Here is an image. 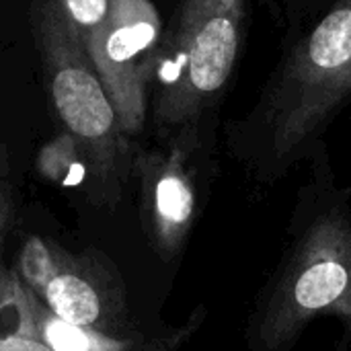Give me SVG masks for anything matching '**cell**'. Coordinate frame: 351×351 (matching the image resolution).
Instances as JSON below:
<instances>
[{
	"label": "cell",
	"mask_w": 351,
	"mask_h": 351,
	"mask_svg": "<svg viewBox=\"0 0 351 351\" xmlns=\"http://www.w3.org/2000/svg\"><path fill=\"white\" fill-rule=\"evenodd\" d=\"M351 351V189L313 162L290 212L280 257L251 300L245 351Z\"/></svg>",
	"instance_id": "6da1fadb"
},
{
	"label": "cell",
	"mask_w": 351,
	"mask_h": 351,
	"mask_svg": "<svg viewBox=\"0 0 351 351\" xmlns=\"http://www.w3.org/2000/svg\"><path fill=\"white\" fill-rule=\"evenodd\" d=\"M351 97V0H339L288 53L253 115L230 134L249 175L271 185L306 156Z\"/></svg>",
	"instance_id": "7a4b0ae2"
},
{
	"label": "cell",
	"mask_w": 351,
	"mask_h": 351,
	"mask_svg": "<svg viewBox=\"0 0 351 351\" xmlns=\"http://www.w3.org/2000/svg\"><path fill=\"white\" fill-rule=\"evenodd\" d=\"M245 0H181L169 47L160 49L154 121L162 130L197 125L228 82L243 35Z\"/></svg>",
	"instance_id": "3957f363"
},
{
	"label": "cell",
	"mask_w": 351,
	"mask_h": 351,
	"mask_svg": "<svg viewBox=\"0 0 351 351\" xmlns=\"http://www.w3.org/2000/svg\"><path fill=\"white\" fill-rule=\"evenodd\" d=\"M33 35L58 117L99 175L115 181L125 156V136L82 37L51 0H35Z\"/></svg>",
	"instance_id": "277c9868"
},
{
	"label": "cell",
	"mask_w": 351,
	"mask_h": 351,
	"mask_svg": "<svg viewBox=\"0 0 351 351\" xmlns=\"http://www.w3.org/2000/svg\"><path fill=\"white\" fill-rule=\"evenodd\" d=\"M160 35V16L150 0H113L105 23L82 41L125 138L144 130Z\"/></svg>",
	"instance_id": "5b68a950"
},
{
	"label": "cell",
	"mask_w": 351,
	"mask_h": 351,
	"mask_svg": "<svg viewBox=\"0 0 351 351\" xmlns=\"http://www.w3.org/2000/svg\"><path fill=\"white\" fill-rule=\"evenodd\" d=\"M202 148L197 125L183 128L167 148L142 152L134 160L140 181V214L154 253L177 261L204 206V175L195 160Z\"/></svg>",
	"instance_id": "8992f818"
},
{
	"label": "cell",
	"mask_w": 351,
	"mask_h": 351,
	"mask_svg": "<svg viewBox=\"0 0 351 351\" xmlns=\"http://www.w3.org/2000/svg\"><path fill=\"white\" fill-rule=\"evenodd\" d=\"M39 298L49 313L72 325L113 331L128 323L119 282L111 269L90 257H70L58 251L56 269Z\"/></svg>",
	"instance_id": "52a82bcc"
},
{
	"label": "cell",
	"mask_w": 351,
	"mask_h": 351,
	"mask_svg": "<svg viewBox=\"0 0 351 351\" xmlns=\"http://www.w3.org/2000/svg\"><path fill=\"white\" fill-rule=\"evenodd\" d=\"M58 251H51V247L41 241L39 237L27 239L23 251H21V274L25 278V284L39 294L49 280V276L56 269Z\"/></svg>",
	"instance_id": "ba28073f"
},
{
	"label": "cell",
	"mask_w": 351,
	"mask_h": 351,
	"mask_svg": "<svg viewBox=\"0 0 351 351\" xmlns=\"http://www.w3.org/2000/svg\"><path fill=\"white\" fill-rule=\"evenodd\" d=\"M70 27L82 37H88L109 16L113 0H51Z\"/></svg>",
	"instance_id": "9c48e42d"
},
{
	"label": "cell",
	"mask_w": 351,
	"mask_h": 351,
	"mask_svg": "<svg viewBox=\"0 0 351 351\" xmlns=\"http://www.w3.org/2000/svg\"><path fill=\"white\" fill-rule=\"evenodd\" d=\"M0 351H51L37 335L4 333L0 335Z\"/></svg>",
	"instance_id": "30bf717a"
},
{
	"label": "cell",
	"mask_w": 351,
	"mask_h": 351,
	"mask_svg": "<svg viewBox=\"0 0 351 351\" xmlns=\"http://www.w3.org/2000/svg\"><path fill=\"white\" fill-rule=\"evenodd\" d=\"M12 210H14L12 187L8 183V179L4 177V173L0 171V249H2V241L6 237V230L10 224V218H12Z\"/></svg>",
	"instance_id": "8fae6325"
}]
</instances>
